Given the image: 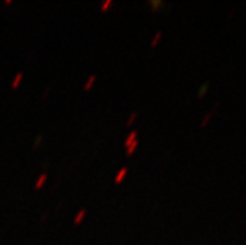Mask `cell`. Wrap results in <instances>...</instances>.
Listing matches in <instances>:
<instances>
[{
    "mask_svg": "<svg viewBox=\"0 0 246 245\" xmlns=\"http://www.w3.org/2000/svg\"><path fill=\"white\" fill-rule=\"evenodd\" d=\"M23 78H24V73L23 71H19V73H16L15 74V76L13 78V80H11V84H10V86H11V89H18L19 86H20V84H21V81H23Z\"/></svg>",
    "mask_w": 246,
    "mask_h": 245,
    "instance_id": "obj_1",
    "label": "cell"
},
{
    "mask_svg": "<svg viewBox=\"0 0 246 245\" xmlns=\"http://www.w3.org/2000/svg\"><path fill=\"white\" fill-rule=\"evenodd\" d=\"M46 180H48V174H46V173H43L41 175H39V178L36 179V181H35V185H34L35 190H40V189H41V188L45 185Z\"/></svg>",
    "mask_w": 246,
    "mask_h": 245,
    "instance_id": "obj_2",
    "label": "cell"
},
{
    "mask_svg": "<svg viewBox=\"0 0 246 245\" xmlns=\"http://www.w3.org/2000/svg\"><path fill=\"white\" fill-rule=\"evenodd\" d=\"M127 168L126 166H124V168H121L119 171H118V174L115 175V179H114V183L115 184H121L123 183V180L125 179V176L127 175Z\"/></svg>",
    "mask_w": 246,
    "mask_h": 245,
    "instance_id": "obj_3",
    "label": "cell"
},
{
    "mask_svg": "<svg viewBox=\"0 0 246 245\" xmlns=\"http://www.w3.org/2000/svg\"><path fill=\"white\" fill-rule=\"evenodd\" d=\"M135 140H137V131H136V130H131V131L129 133V135L126 136L125 141H124V146L127 148V146H129L130 144H132Z\"/></svg>",
    "mask_w": 246,
    "mask_h": 245,
    "instance_id": "obj_4",
    "label": "cell"
},
{
    "mask_svg": "<svg viewBox=\"0 0 246 245\" xmlns=\"http://www.w3.org/2000/svg\"><path fill=\"white\" fill-rule=\"evenodd\" d=\"M85 216H86V210H85V209H81V210H79V211H78V214L75 215V218H74L73 223H74L75 225H79V224H81V223H83V220L85 219Z\"/></svg>",
    "mask_w": 246,
    "mask_h": 245,
    "instance_id": "obj_5",
    "label": "cell"
},
{
    "mask_svg": "<svg viewBox=\"0 0 246 245\" xmlns=\"http://www.w3.org/2000/svg\"><path fill=\"white\" fill-rule=\"evenodd\" d=\"M95 81H96V75H94V74H93V75H90V76L86 79L85 84H84V90H85V91L91 90V88L94 86Z\"/></svg>",
    "mask_w": 246,
    "mask_h": 245,
    "instance_id": "obj_6",
    "label": "cell"
},
{
    "mask_svg": "<svg viewBox=\"0 0 246 245\" xmlns=\"http://www.w3.org/2000/svg\"><path fill=\"white\" fill-rule=\"evenodd\" d=\"M161 38H162V31H156V33H155V35H154V38H152V39H151V41H150V46H151V48L156 46V45L160 43Z\"/></svg>",
    "mask_w": 246,
    "mask_h": 245,
    "instance_id": "obj_7",
    "label": "cell"
},
{
    "mask_svg": "<svg viewBox=\"0 0 246 245\" xmlns=\"http://www.w3.org/2000/svg\"><path fill=\"white\" fill-rule=\"evenodd\" d=\"M137 146H139V139L135 140L132 144H130V145L126 148V155H127V156H131V155L135 153V150H136Z\"/></svg>",
    "mask_w": 246,
    "mask_h": 245,
    "instance_id": "obj_8",
    "label": "cell"
},
{
    "mask_svg": "<svg viewBox=\"0 0 246 245\" xmlns=\"http://www.w3.org/2000/svg\"><path fill=\"white\" fill-rule=\"evenodd\" d=\"M147 4L152 8V11H157L159 8L164 6V3L162 1H157V0H150V1H147Z\"/></svg>",
    "mask_w": 246,
    "mask_h": 245,
    "instance_id": "obj_9",
    "label": "cell"
},
{
    "mask_svg": "<svg viewBox=\"0 0 246 245\" xmlns=\"http://www.w3.org/2000/svg\"><path fill=\"white\" fill-rule=\"evenodd\" d=\"M208 89H209V83H205L202 86H200V89L197 91V98H204L205 94L208 93Z\"/></svg>",
    "mask_w": 246,
    "mask_h": 245,
    "instance_id": "obj_10",
    "label": "cell"
},
{
    "mask_svg": "<svg viewBox=\"0 0 246 245\" xmlns=\"http://www.w3.org/2000/svg\"><path fill=\"white\" fill-rule=\"evenodd\" d=\"M113 0H105V1H103L101 4H100V10L101 11H106V10H109V8H111L113 6Z\"/></svg>",
    "mask_w": 246,
    "mask_h": 245,
    "instance_id": "obj_11",
    "label": "cell"
},
{
    "mask_svg": "<svg viewBox=\"0 0 246 245\" xmlns=\"http://www.w3.org/2000/svg\"><path fill=\"white\" fill-rule=\"evenodd\" d=\"M136 118H137V113L136 112H132L129 117H127V119H126V126H131L134 122L136 120Z\"/></svg>",
    "mask_w": 246,
    "mask_h": 245,
    "instance_id": "obj_12",
    "label": "cell"
},
{
    "mask_svg": "<svg viewBox=\"0 0 246 245\" xmlns=\"http://www.w3.org/2000/svg\"><path fill=\"white\" fill-rule=\"evenodd\" d=\"M43 135H38L36 136V139H35V141H34V144H33V148H34V150H36L41 144H43Z\"/></svg>",
    "mask_w": 246,
    "mask_h": 245,
    "instance_id": "obj_13",
    "label": "cell"
},
{
    "mask_svg": "<svg viewBox=\"0 0 246 245\" xmlns=\"http://www.w3.org/2000/svg\"><path fill=\"white\" fill-rule=\"evenodd\" d=\"M213 114H214V112H209V113H208V114H206V115L204 117V119H202V122H201V124H200V125H201L202 128H204V126H205V125L208 124V122H209V119H210V117H213Z\"/></svg>",
    "mask_w": 246,
    "mask_h": 245,
    "instance_id": "obj_14",
    "label": "cell"
},
{
    "mask_svg": "<svg viewBox=\"0 0 246 245\" xmlns=\"http://www.w3.org/2000/svg\"><path fill=\"white\" fill-rule=\"evenodd\" d=\"M13 3V0H5V4L6 5H9V4H11Z\"/></svg>",
    "mask_w": 246,
    "mask_h": 245,
    "instance_id": "obj_15",
    "label": "cell"
}]
</instances>
